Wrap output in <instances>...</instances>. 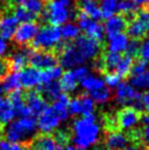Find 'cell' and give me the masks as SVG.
<instances>
[{
	"label": "cell",
	"instance_id": "cell-6",
	"mask_svg": "<svg viewBox=\"0 0 149 150\" xmlns=\"http://www.w3.org/2000/svg\"><path fill=\"white\" fill-rule=\"evenodd\" d=\"M40 25L36 22H25L17 28L16 32L13 34L12 40L13 43L18 45V47H24L28 46L29 43L33 41V38H35V35L38 32Z\"/></svg>",
	"mask_w": 149,
	"mask_h": 150
},
{
	"label": "cell",
	"instance_id": "cell-1",
	"mask_svg": "<svg viewBox=\"0 0 149 150\" xmlns=\"http://www.w3.org/2000/svg\"><path fill=\"white\" fill-rule=\"evenodd\" d=\"M96 116L94 114L77 120L72 125L71 139L76 146L87 148L99 142L100 127L95 124Z\"/></svg>",
	"mask_w": 149,
	"mask_h": 150
},
{
	"label": "cell",
	"instance_id": "cell-5",
	"mask_svg": "<svg viewBox=\"0 0 149 150\" xmlns=\"http://www.w3.org/2000/svg\"><path fill=\"white\" fill-rule=\"evenodd\" d=\"M77 25L80 31L86 33V36L91 38L98 43H101L105 38L103 25L99 21H94L83 16L82 13H79L77 16Z\"/></svg>",
	"mask_w": 149,
	"mask_h": 150
},
{
	"label": "cell",
	"instance_id": "cell-14",
	"mask_svg": "<svg viewBox=\"0 0 149 150\" xmlns=\"http://www.w3.org/2000/svg\"><path fill=\"white\" fill-rule=\"evenodd\" d=\"M21 86L28 90L35 89L41 84L40 80V70L33 67H25L20 72Z\"/></svg>",
	"mask_w": 149,
	"mask_h": 150
},
{
	"label": "cell",
	"instance_id": "cell-36",
	"mask_svg": "<svg viewBox=\"0 0 149 150\" xmlns=\"http://www.w3.org/2000/svg\"><path fill=\"white\" fill-rule=\"evenodd\" d=\"M10 72H11V68H10L9 59L0 57V81H4Z\"/></svg>",
	"mask_w": 149,
	"mask_h": 150
},
{
	"label": "cell",
	"instance_id": "cell-33",
	"mask_svg": "<svg viewBox=\"0 0 149 150\" xmlns=\"http://www.w3.org/2000/svg\"><path fill=\"white\" fill-rule=\"evenodd\" d=\"M117 11H120L124 16H135L137 11V6L132 0H118Z\"/></svg>",
	"mask_w": 149,
	"mask_h": 150
},
{
	"label": "cell",
	"instance_id": "cell-52",
	"mask_svg": "<svg viewBox=\"0 0 149 150\" xmlns=\"http://www.w3.org/2000/svg\"><path fill=\"white\" fill-rule=\"evenodd\" d=\"M44 1H45V0H44ZM47 1H52V0H47Z\"/></svg>",
	"mask_w": 149,
	"mask_h": 150
},
{
	"label": "cell",
	"instance_id": "cell-24",
	"mask_svg": "<svg viewBox=\"0 0 149 150\" xmlns=\"http://www.w3.org/2000/svg\"><path fill=\"white\" fill-rule=\"evenodd\" d=\"M2 82H4L2 84L4 91L8 93L16 91V90H20L22 88L20 81V72H10Z\"/></svg>",
	"mask_w": 149,
	"mask_h": 150
},
{
	"label": "cell",
	"instance_id": "cell-19",
	"mask_svg": "<svg viewBox=\"0 0 149 150\" xmlns=\"http://www.w3.org/2000/svg\"><path fill=\"white\" fill-rule=\"evenodd\" d=\"M16 115V111L13 110L8 98L0 96V122L6 125L8 123H11Z\"/></svg>",
	"mask_w": 149,
	"mask_h": 150
},
{
	"label": "cell",
	"instance_id": "cell-47",
	"mask_svg": "<svg viewBox=\"0 0 149 150\" xmlns=\"http://www.w3.org/2000/svg\"><path fill=\"white\" fill-rule=\"evenodd\" d=\"M125 150H144V149H143V148H139V147L132 146V145H131V146H128Z\"/></svg>",
	"mask_w": 149,
	"mask_h": 150
},
{
	"label": "cell",
	"instance_id": "cell-22",
	"mask_svg": "<svg viewBox=\"0 0 149 150\" xmlns=\"http://www.w3.org/2000/svg\"><path fill=\"white\" fill-rule=\"evenodd\" d=\"M133 64H134V58H133L132 56H129L127 54L122 56L115 68V74H117L121 78H126L131 74Z\"/></svg>",
	"mask_w": 149,
	"mask_h": 150
},
{
	"label": "cell",
	"instance_id": "cell-3",
	"mask_svg": "<svg viewBox=\"0 0 149 150\" xmlns=\"http://www.w3.org/2000/svg\"><path fill=\"white\" fill-rule=\"evenodd\" d=\"M71 18H74V12L70 8L65 7L58 0H52L38 19L42 21H47L50 25L58 26L67 23Z\"/></svg>",
	"mask_w": 149,
	"mask_h": 150
},
{
	"label": "cell",
	"instance_id": "cell-25",
	"mask_svg": "<svg viewBox=\"0 0 149 150\" xmlns=\"http://www.w3.org/2000/svg\"><path fill=\"white\" fill-rule=\"evenodd\" d=\"M62 75V67L55 66L48 69H44L43 71H40V80H41V84L47 83L50 81H55L58 78H60Z\"/></svg>",
	"mask_w": 149,
	"mask_h": 150
},
{
	"label": "cell",
	"instance_id": "cell-53",
	"mask_svg": "<svg viewBox=\"0 0 149 150\" xmlns=\"http://www.w3.org/2000/svg\"><path fill=\"white\" fill-rule=\"evenodd\" d=\"M1 1H2V0H0V2H1Z\"/></svg>",
	"mask_w": 149,
	"mask_h": 150
},
{
	"label": "cell",
	"instance_id": "cell-49",
	"mask_svg": "<svg viewBox=\"0 0 149 150\" xmlns=\"http://www.w3.org/2000/svg\"><path fill=\"white\" fill-rule=\"evenodd\" d=\"M4 88H2V86L0 84V96H2V94H4Z\"/></svg>",
	"mask_w": 149,
	"mask_h": 150
},
{
	"label": "cell",
	"instance_id": "cell-28",
	"mask_svg": "<svg viewBox=\"0 0 149 150\" xmlns=\"http://www.w3.org/2000/svg\"><path fill=\"white\" fill-rule=\"evenodd\" d=\"M131 86L135 89L145 90L149 88V69L140 72L138 75L131 76Z\"/></svg>",
	"mask_w": 149,
	"mask_h": 150
},
{
	"label": "cell",
	"instance_id": "cell-38",
	"mask_svg": "<svg viewBox=\"0 0 149 150\" xmlns=\"http://www.w3.org/2000/svg\"><path fill=\"white\" fill-rule=\"evenodd\" d=\"M148 68H147V62L145 60H143V59H139V60H137L136 63L133 64V67H132V70H131V76H135V75H138V74H140V72H144L145 70H147Z\"/></svg>",
	"mask_w": 149,
	"mask_h": 150
},
{
	"label": "cell",
	"instance_id": "cell-12",
	"mask_svg": "<svg viewBox=\"0 0 149 150\" xmlns=\"http://www.w3.org/2000/svg\"><path fill=\"white\" fill-rule=\"evenodd\" d=\"M103 145L106 150H125L131 146L126 135L121 132L104 133Z\"/></svg>",
	"mask_w": 149,
	"mask_h": 150
},
{
	"label": "cell",
	"instance_id": "cell-27",
	"mask_svg": "<svg viewBox=\"0 0 149 150\" xmlns=\"http://www.w3.org/2000/svg\"><path fill=\"white\" fill-rule=\"evenodd\" d=\"M60 34H62V38L66 41H74L80 35V30L76 23L67 22L65 24H62Z\"/></svg>",
	"mask_w": 149,
	"mask_h": 150
},
{
	"label": "cell",
	"instance_id": "cell-31",
	"mask_svg": "<svg viewBox=\"0 0 149 150\" xmlns=\"http://www.w3.org/2000/svg\"><path fill=\"white\" fill-rule=\"evenodd\" d=\"M79 96V100H80V104H81V114L83 116H89L92 115L95 110L94 102L91 98L89 96L88 93H82Z\"/></svg>",
	"mask_w": 149,
	"mask_h": 150
},
{
	"label": "cell",
	"instance_id": "cell-17",
	"mask_svg": "<svg viewBox=\"0 0 149 150\" xmlns=\"http://www.w3.org/2000/svg\"><path fill=\"white\" fill-rule=\"evenodd\" d=\"M129 44V38L126 34L122 33L118 35H115L113 38H109L108 43V50L113 53H124L126 52Z\"/></svg>",
	"mask_w": 149,
	"mask_h": 150
},
{
	"label": "cell",
	"instance_id": "cell-30",
	"mask_svg": "<svg viewBox=\"0 0 149 150\" xmlns=\"http://www.w3.org/2000/svg\"><path fill=\"white\" fill-rule=\"evenodd\" d=\"M89 96L91 98L92 100L95 101L96 103H100V104H103V103H106L112 99V92L111 89L108 87H103L99 89V90H94V91H91L88 93Z\"/></svg>",
	"mask_w": 149,
	"mask_h": 150
},
{
	"label": "cell",
	"instance_id": "cell-35",
	"mask_svg": "<svg viewBox=\"0 0 149 150\" xmlns=\"http://www.w3.org/2000/svg\"><path fill=\"white\" fill-rule=\"evenodd\" d=\"M139 56L140 59L145 60L148 63L149 62V36H146L143 42L139 43Z\"/></svg>",
	"mask_w": 149,
	"mask_h": 150
},
{
	"label": "cell",
	"instance_id": "cell-18",
	"mask_svg": "<svg viewBox=\"0 0 149 150\" xmlns=\"http://www.w3.org/2000/svg\"><path fill=\"white\" fill-rule=\"evenodd\" d=\"M69 102H70V99H69V96H67L66 93H62L57 98V100H55L53 102L52 108H54L55 112L57 113L60 121H65L69 116V111H68Z\"/></svg>",
	"mask_w": 149,
	"mask_h": 150
},
{
	"label": "cell",
	"instance_id": "cell-50",
	"mask_svg": "<svg viewBox=\"0 0 149 150\" xmlns=\"http://www.w3.org/2000/svg\"><path fill=\"white\" fill-rule=\"evenodd\" d=\"M80 2H82V4H84V2H89V1H93V0H79Z\"/></svg>",
	"mask_w": 149,
	"mask_h": 150
},
{
	"label": "cell",
	"instance_id": "cell-42",
	"mask_svg": "<svg viewBox=\"0 0 149 150\" xmlns=\"http://www.w3.org/2000/svg\"><path fill=\"white\" fill-rule=\"evenodd\" d=\"M143 103H144V106H145V110L147 108H149V90L146 92L145 94H143Z\"/></svg>",
	"mask_w": 149,
	"mask_h": 150
},
{
	"label": "cell",
	"instance_id": "cell-29",
	"mask_svg": "<svg viewBox=\"0 0 149 150\" xmlns=\"http://www.w3.org/2000/svg\"><path fill=\"white\" fill-rule=\"evenodd\" d=\"M13 16L16 17L18 21H21L25 23V22H35L38 19L37 16H35L34 13L30 12L29 10L23 7V6H16L13 8Z\"/></svg>",
	"mask_w": 149,
	"mask_h": 150
},
{
	"label": "cell",
	"instance_id": "cell-7",
	"mask_svg": "<svg viewBox=\"0 0 149 150\" xmlns=\"http://www.w3.org/2000/svg\"><path fill=\"white\" fill-rule=\"evenodd\" d=\"M141 116H143V113L138 112L132 106H124L123 108L115 112L116 122L121 132L123 129L128 130L133 127H136L137 124L140 122Z\"/></svg>",
	"mask_w": 149,
	"mask_h": 150
},
{
	"label": "cell",
	"instance_id": "cell-2",
	"mask_svg": "<svg viewBox=\"0 0 149 150\" xmlns=\"http://www.w3.org/2000/svg\"><path fill=\"white\" fill-rule=\"evenodd\" d=\"M62 34L60 29L55 25H44L33 38V41L30 44V47L34 50H50L56 48V46L60 43Z\"/></svg>",
	"mask_w": 149,
	"mask_h": 150
},
{
	"label": "cell",
	"instance_id": "cell-34",
	"mask_svg": "<svg viewBox=\"0 0 149 150\" xmlns=\"http://www.w3.org/2000/svg\"><path fill=\"white\" fill-rule=\"evenodd\" d=\"M121 78L120 76L115 74V72H106L104 75V84H106L109 88H116L117 84L121 82Z\"/></svg>",
	"mask_w": 149,
	"mask_h": 150
},
{
	"label": "cell",
	"instance_id": "cell-41",
	"mask_svg": "<svg viewBox=\"0 0 149 150\" xmlns=\"http://www.w3.org/2000/svg\"><path fill=\"white\" fill-rule=\"evenodd\" d=\"M6 50H7V43L4 42V38H0V57L4 56Z\"/></svg>",
	"mask_w": 149,
	"mask_h": 150
},
{
	"label": "cell",
	"instance_id": "cell-39",
	"mask_svg": "<svg viewBox=\"0 0 149 150\" xmlns=\"http://www.w3.org/2000/svg\"><path fill=\"white\" fill-rule=\"evenodd\" d=\"M126 53H127V55L132 56L133 58H134L135 56H137V55L139 54V42L136 41V40L129 41V44H128L127 50H126Z\"/></svg>",
	"mask_w": 149,
	"mask_h": 150
},
{
	"label": "cell",
	"instance_id": "cell-37",
	"mask_svg": "<svg viewBox=\"0 0 149 150\" xmlns=\"http://www.w3.org/2000/svg\"><path fill=\"white\" fill-rule=\"evenodd\" d=\"M68 111L70 112L71 115H79L81 113V104H80V100H79V96H74V99H71L69 102V106H68Z\"/></svg>",
	"mask_w": 149,
	"mask_h": 150
},
{
	"label": "cell",
	"instance_id": "cell-11",
	"mask_svg": "<svg viewBox=\"0 0 149 150\" xmlns=\"http://www.w3.org/2000/svg\"><path fill=\"white\" fill-rule=\"evenodd\" d=\"M59 122L60 120L54 108L52 106H47V108L38 117L37 127L40 128L41 133L50 134L54 132L55 128L59 124Z\"/></svg>",
	"mask_w": 149,
	"mask_h": 150
},
{
	"label": "cell",
	"instance_id": "cell-4",
	"mask_svg": "<svg viewBox=\"0 0 149 150\" xmlns=\"http://www.w3.org/2000/svg\"><path fill=\"white\" fill-rule=\"evenodd\" d=\"M127 36L133 40L145 38L149 34V13L147 10L138 12L134 16L132 21L127 23Z\"/></svg>",
	"mask_w": 149,
	"mask_h": 150
},
{
	"label": "cell",
	"instance_id": "cell-43",
	"mask_svg": "<svg viewBox=\"0 0 149 150\" xmlns=\"http://www.w3.org/2000/svg\"><path fill=\"white\" fill-rule=\"evenodd\" d=\"M136 6H149V0H132Z\"/></svg>",
	"mask_w": 149,
	"mask_h": 150
},
{
	"label": "cell",
	"instance_id": "cell-10",
	"mask_svg": "<svg viewBox=\"0 0 149 150\" xmlns=\"http://www.w3.org/2000/svg\"><path fill=\"white\" fill-rule=\"evenodd\" d=\"M25 104L30 110L32 116H40L42 113L47 108V102H46L41 93L36 89H31L23 92Z\"/></svg>",
	"mask_w": 149,
	"mask_h": 150
},
{
	"label": "cell",
	"instance_id": "cell-15",
	"mask_svg": "<svg viewBox=\"0 0 149 150\" xmlns=\"http://www.w3.org/2000/svg\"><path fill=\"white\" fill-rule=\"evenodd\" d=\"M18 20L11 14L0 16V38L4 40H11L18 28Z\"/></svg>",
	"mask_w": 149,
	"mask_h": 150
},
{
	"label": "cell",
	"instance_id": "cell-48",
	"mask_svg": "<svg viewBox=\"0 0 149 150\" xmlns=\"http://www.w3.org/2000/svg\"><path fill=\"white\" fill-rule=\"evenodd\" d=\"M4 126L1 122H0V138H1V135H2V132H4Z\"/></svg>",
	"mask_w": 149,
	"mask_h": 150
},
{
	"label": "cell",
	"instance_id": "cell-51",
	"mask_svg": "<svg viewBox=\"0 0 149 150\" xmlns=\"http://www.w3.org/2000/svg\"><path fill=\"white\" fill-rule=\"evenodd\" d=\"M144 150H149V147H146V148H144Z\"/></svg>",
	"mask_w": 149,
	"mask_h": 150
},
{
	"label": "cell",
	"instance_id": "cell-23",
	"mask_svg": "<svg viewBox=\"0 0 149 150\" xmlns=\"http://www.w3.org/2000/svg\"><path fill=\"white\" fill-rule=\"evenodd\" d=\"M80 13H82L83 16H86L87 18L94 20V21H99L101 19V11H100L99 4L93 1H89V2H84L81 6V11Z\"/></svg>",
	"mask_w": 149,
	"mask_h": 150
},
{
	"label": "cell",
	"instance_id": "cell-21",
	"mask_svg": "<svg viewBox=\"0 0 149 150\" xmlns=\"http://www.w3.org/2000/svg\"><path fill=\"white\" fill-rule=\"evenodd\" d=\"M81 87L88 92L94 91V90H99L101 88L105 87L104 81L100 77L95 75H91V74H88L81 81H80Z\"/></svg>",
	"mask_w": 149,
	"mask_h": 150
},
{
	"label": "cell",
	"instance_id": "cell-13",
	"mask_svg": "<svg viewBox=\"0 0 149 150\" xmlns=\"http://www.w3.org/2000/svg\"><path fill=\"white\" fill-rule=\"evenodd\" d=\"M127 28V21L123 16L114 14L106 19L105 24H104V33L108 36V38H113L115 35L124 33V31Z\"/></svg>",
	"mask_w": 149,
	"mask_h": 150
},
{
	"label": "cell",
	"instance_id": "cell-32",
	"mask_svg": "<svg viewBox=\"0 0 149 150\" xmlns=\"http://www.w3.org/2000/svg\"><path fill=\"white\" fill-rule=\"evenodd\" d=\"M23 7L26 10H29L30 12L40 17L45 9V1L44 0H25L23 2Z\"/></svg>",
	"mask_w": 149,
	"mask_h": 150
},
{
	"label": "cell",
	"instance_id": "cell-44",
	"mask_svg": "<svg viewBox=\"0 0 149 150\" xmlns=\"http://www.w3.org/2000/svg\"><path fill=\"white\" fill-rule=\"evenodd\" d=\"M59 2H62L65 7L67 8H72V4H74V0H58Z\"/></svg>",
	"mask_w": 149,
	"mask_h": 150
},
{
	"label": "cell",
	"instance_id": "cell-9",
	"mask_svg": "<svg viewBox=\"0 0 149 150\" xmlns=\"http://www.w3.org/2000/svg\"><path fill=\"white\" fill-rule=\"evenodd\" d=\"M78 52L82 55L84 60H91L96 58L100 53V43L95 42L86 35H79L72 43Z\"/></svg>",
	"mask_w": 149,
	"mask_h": 150
},
{
	"label": "cell",
	"instance_id": "cell-8",
	"mask_svg": "<svg viewBox=\"0 0 149 150\" xmlns=\"http://www.w3.org/2000/svg\"><path fill=\"white\" fill-rule=\"evenodd\" d=\"M31 66L35 69H48L52 67L57 66V55L50 50H33L30 55L29 62Z\"/></svg>",
	"mask_w": 149,
	"mask_h": 150
},
{
	"label": "cell",
	"instance_id": "cell-40",
	"mask_svg": "<svg viewBox=\"0 0 149 150\" xmlns=\"http://www.w3.org/2000/svg\"><path fill=\"white\" fill-rule=\"evenodd\" d=\"M141 144L143 147H149V124L141 125Z\"/></svg>",
	"mask_w": 149,
	"mask_h": 150
},
{
	"label": "cell",
	"instance_id": "cell-16",
	"mask_svg": "<svg viewBox=\"0 0 149 150\" xmlns=\"http://www.w3.org/2000/svg\"><path fill=\"white\" fill-rule=\"evenodd\" d=\"M37 91L41 93V96H43V99L46 102H54L55 100H57V98L62 93V88L59 86L58 81H50L47 83L40 84L38 87L35 88Z\"/></svg>",
	"mask_w": 149,
	"mask_h": 150
},
{
	"label": "cell",
	"instance_id": "cell-45",
	"mask_svg": "<svg viewBox=\"0 0 149 150\" xmlns=\"http://www.w3.org/2000/svg\"><path fill=\"white\" fill-rule=\"evenodd\" d=\"M65 150H86L84 148H82V147H79V146H74V145H68V146H66V149Z\"/></svg>",
	"mask_w": 149,
	"mask_h": 150
},
{
	"label": "cell",
	"instance_id": "cell-46",
	"mask_svg": "<svg viewBox=\"0 0 149 150\" xmlns=\"http://www.w3.org/2000/svg\"><path fill=\"white\" fill-rule=\"evenodd\" d=\"M25 0H9V2L12 4V6H18V4H23Z\"/></svg>",
	"mask_w": 149,
	"mask_h": 150
},
{
	"label": "cell",
	"instance_id": "cell-20",
	"mask_svg": "<svg viewBox=\"0 0 149 150\" xmlns=\"http://www.w3.org/2000/svg\"><path fill=\"white\" fill-rule=\"evenodd\" d=\"M78 79L74 76L72 69L67 70L62 75L60 81H59V86L62 88V91L64 92H72L76 90V88L78 86Z\"/></svg>",
	"mask_w": 149,
	"mask_h": 150
},
{
	"label": "cell",
	"instance_id": "cell-26",
	"mask_svg": "<svg viewBox=\"0 0 149 150\" xmlns=\"http://www.w3.org/2000/svg\"><path fill=\"white\" fill-rule=\"evenodd\" d=\"M117 4L118 0H101L99 4L101 17L104 19H109L117 12Z\"/></svg>",
	"mask_w": 149,
	"mask_h": 150
}]
</instances>
